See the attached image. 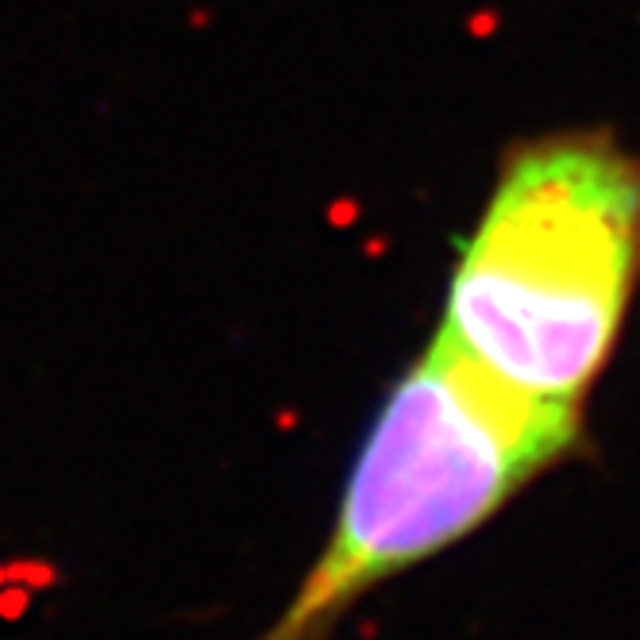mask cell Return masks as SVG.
<instances>
[{"label": "cell", "mask_w": 640, "mask_h": 640, "mask_svg": "<svg viewBox=\"0 0 640 640\" xmlns=\"http://www.w3.org/2000/svg\"><path fill=\"white\" fill-rule=\"evenodd\" d=\"M640 279V159L610 132L517 144L452 270L440 336L490 379L582 405Z\"/></svg>", "instance_id": "1"}, {"label": "cell", "mask_w": 640, "mask_h": 640, "mask_svg": "<svg viewBox=\"0 0 640 640\" xmlns=\"http://www.w3.org/2000/svg\"><path fill=\"white\" fill-rule=\"evenodd\" d=\"M579 409L490 379L436 332L362 436L324 552L255 640H329L379 582L479 532L571 455Z\"/></svg>", "instance_id": "2"}]
</instances>
